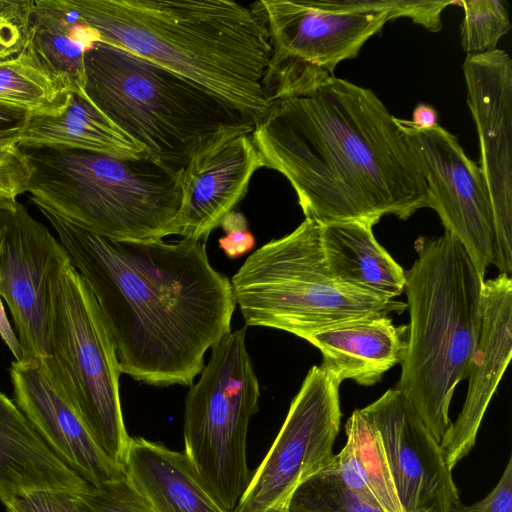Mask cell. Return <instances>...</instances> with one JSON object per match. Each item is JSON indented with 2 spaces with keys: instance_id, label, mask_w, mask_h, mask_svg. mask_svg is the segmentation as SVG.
<instances>
[{
  "instance_id": "cell-26",
  "label": "cell",
  "mask_w": 512,
  "mask_h": 512,
  "mask_svg": "<svg viewBox=\"0 0 512 512\" xmlns=\"http://www.w3.org/2000/svg\"><path fill=\"white\" fill-rule=\"evenodd\" d=\"M66 93L28 43L16 56L0 60V104L33 114L56 106Z\"/></svg>"
},
{
  "instance_id": "cell-1",
  "label": "cell",
  "mask_w": 512,
  "mask_h": 512,
  "mask_svg": "<svg viewBox=\"0 0 512 512\" xmlns=\"http://www.w3.org/2000/svg\"><path fill=\"white\" fill-rule=\"evenodd\" d=\"M39 210L91 290L121 373L153 386H191L206 351L231 332L236 308L205 242L113 239Z\"/></svg>"
},
{
  "instance_id": "cell-4",
  "label": "cell",
  "mask_w": 512,
  "mask_h": 512,
  "mask_svg": "<svg viewBox=\"0 0 512 512\" xmlns=\"http://www.w3.org/2000/svg\"><path fill=\"white\" fill-rule=\"evenodd\" d=\"M418 257L405 272L410 322L401 375L394 387L440 444L449 407L467 378L480 325L484 278L450 233L415 242Z\"/></svg>"
},
{
  "instance_id": "cell-33",
  "label": "cell",
  "mask_w": 512,
  "mask_h": 512,
  "mask_svg": "<svg viewBox=\"0 0 512 512\" xmlns=\"http://www.w3.org/2000/svg\"><path fill=\"white\" fill-rule=\"evenodd\" d=\"M449 512H512V458L499 478L496 486L480 501L453 505Z\"/></svg>"
},
{
  "instance_id": "cell-32",
  "label": "cell",
  "mask_w": 512,
  "mask_h": 512,
  "mask_svg": "<svg viewBox=\"0 0 512 512\" xmlns=\"http://www.w3.org/2000/svg\"><path fill=\"white\" fill-rule=\"evenodd\" d=\"M7 512H84L77 496L54 490H36L3 504Z\"/></svg>"
},
{
  "instance_id": "cell-9",
  "label": "cell",
  "mask_w": 512,
  "mask_h": 512,
  "mask_svg": "<svg viewBox=\"0 0 512 512\" xmlns=\"http://www.w3.org/2000/svg\"><path fill=\"white\" fill-rule=\"evenodd\" d=\"M51 308L49 352L39 362L97 445L123 466L130 436L120 403L118 359L99 306L70 260L52 279Z\"/></svg>"
},
{
  "instance_id": "cell-7",
  "label": "cell",
  "mask_w": 512,
  "mask_h": 512,
  "mask_svg": "<svg viewBox=\"0 0 512 512\" xmlns=\"http://www.w3.org/2000/svg\"><path fill=\"white\" fill-rule=\"evenodd\" d=\"M320 224L305 220L254 251L231 280L247 326L279 329L304 340L357 318L402 313L407 304L341 284L329 273Z\"/></svg>"
},
{
  "instance_id": "cell-20",
  "label": "cell",
  "mask_w": 512,
  "mask_h": 512,
  "mask_svg": "<svg viewBox=\"0 0 512 512\" xmlns=\"http://www.w3.org/2000/svg\"><path fill=\"white\" fill-rule=\"evenodd\" d=\"M408 326H396L388 315L353 319L323 329L306 341L319 349L321 367L340 383L351 379L372 386L389 369L401 364Z\"/></svg>"
},
{
  "instance_id": "cell-2",
  "label": "cell",
  "mask_w": 512,
  "mask_h": 512,
  "mask_svg": "<svg viewBox=\"0 0 512 512\" xmlns=\"http://www.w3.org/2000/svg\"><path fill=\"white\" fill-rule=\"evenodd\" d=\"M264 167L282 174L305 218L320 225L387 214L405 220L432 208L428 185L404 134L376 94L334 76L272 98L254 122Z\"/></svg>"
},
{
  "instance_id": "cell-13",
  "label": "cell",
  "mask_w": 512,
  "mask_h": 512,
  "mask_svg": "<svg viewBox=\"0 0 512 512\" xmlns=\"http://www.w3.org/2000/svg\"><path fill=\"white\" fill-rule=\"evenodd\" d=\"M429 188L432 209L445 232L464 247L484 278L494 261L495 230L480 167L465 154L457 137L439 124L423 129L395 117Z\"/></svg>"
},
{
  "instance_id": "cell-37",
  "label": "cell",
  "mask_w": 512,
  "mask_h": 512,
  "mask_svg": "<svg viewBox=\"0 0 512 512\" xmlns=\"http://www.w3.org/2000/svg\"><path fill=\"white\" fill-rule=\"evenodd\" d=\"M410 121L419 128H431L438 125V113L434 107L421 103L414 108Z\"/></svg>"
},
{
  "instance_id": "cell-11",
  "label": "cell",
  "mask_w": 512,
  "mask_h": 512,
  "mask_svg": "<svg viewBox=\"0 0 512 512\" xmlns=\"http://www.w3.org/2000/svg\"><path fill=\"white\" fill-rule=\"evenodd\" d=\"M69 260L22 203L0 201V337L6 345L18 338L22 362L48 355L52 279Z\"/></svg>"
},
{
  "instance_id": "cell-3",
  "label": "cell",
  "mask_w": 512,
  "mask_h": 512,
  "mask_svg": "<svg viewBox=\"0 0 512 512\" xmlns=\"http://www.w3.org/2000/svg\"><path fill=\"white\" fill-rule=\"evenodd\" d=\"M97 41L125 49L213 93L255 122L269 102L271 45L251 5L231 0H67Z\"/></svg>"
},
{
  "instance_id": "cell-35",
  "label": "cell",
  "mask_w": 512,
  "mask_h": 512,
  "mask_svg": "<svg viewBox=\"0 0 512 512\" xmlns=\"http://www.w3.org/2000/svg\"><path fill=\"white\" fill-rule=\"evenodd\" d=\"M29 117L27 111L0 104V146L18 144Z\"/></svg>"
},
{
  "instance_id": "cell-21",
  "label": "cell",
  "mask_w": 512,
  "mask_h": 512,
  "mask_svg": "<svg viewBox=\"0 0 512 512\" xmlns=\"http://www.w3.org/2000/svg\"><path fill=\"white\" fill-rule=\"evenodd\" d=\"M20 147H54L120 159H147V150L107 118L84 93L68 92L49 109L30 114Z\"/></svg>"
},
{
  "instance_id": "cell-30",
  "label": "cell",
  "mask_w": 512,
  "mask_h": 512,
  "mask_svg": "<svg viewBox=\"0 0 512 512\" xmlns=\"http://www.w3.org/2000/svg\"><path fill=\"white\" fill-rule=\"evenodd\" d=\"M34 0H0V60L19 54L29 38Z\"/></svg>"
},
{
  "instance_id": "cell-27",
  "label": "cell",
  "mask_w": 512,
  "mask_h": 512,
  "mask_svg": "<svg viewBox=\"0 0 512 512\" xmlns=\"http://www.w3.org/2000/svg\"><path fill=\"white\" fill-rule=\"evenodd\" d=\"M287 512H382L341 480L334 460L300 483L286 500Z\"/></svg>"
},
{
  "instance_id": "cell-38",
  "label": "cell",
  "mask_w": 512,
  "mask_h": 512,
  "mask_svg": "<svg viewBox=\"0 0 512 512\" xmlns=\"http://www.w3.org/2000/svg\"><path fill=\"white\" fill-rule=\"evenodd\" d=\"M265 512H287L286 511V502H283V503H279L271 508H269L267 511Z\"/></svg>"
},
{
  "instance_id": "cell-31",
  "label": "cell",
  "mask_w": 512,
  "mask_h": 512,
  "mask_svg": "<svg viewBox=\"0 0 512 512\" xmlns=\"http://www.w3.org/2000/svg\"><path fill=\"white\" fill-rule=\"evenodd\" d=\"M31 176L30 164L18 144L0 146V201L17 200L28 192Z\"/></svg>"
},
{
  "instance_id": "cell-23",
  "label": "cell",
  "mask_w": 512,
  "mask_h": 512,
  "mask_svg": "<svg viewBox=\"0 0 512 512\" xmlns=\"http://www.w3.org/2000/svg\"><path fill=\"white\" fill-rule=\"evenodd\" d=\"M372 227L360 221L321 225L324 261L329 273L341 284L394 299L404 291L405 271L378 243Z\"/></svg>"
},
{
  "instance_id": "cell-36",
  "label": "cell",
  "mask_w": 512,
  "mask_h": 512,
  "mask_svg": "<svg viewBox=\"0 0 512 512\" xmlns=\"http://www.w3.org/2000/svg\"><path fill=\"white\" fill-rule=\"evenodd\" d=\"M460 503L459 492L441 491L433 500L412 512H449L453 505Z\"/></svg>"
},
{
  "instance_id": "cell-18",
  "label": "cell",
  "mask_w": 512,
  "mask_h": 512,
  "mask_svg": "<svg viewBox=\"0 0 512 512\" xmlns=\"http://www.w3.org/2000/svg\"><path fill=\"white\" fill-rule=\"evenodd\" d=\"M251 134L234 136L194 157L178 173L177 235L204 242L245 196L252 176L264 167Z\"/></svg>"
},
{
  "instance_id": "cell-25",
  "label": "cell",
  "mask_w": 512,
  "mask_h": 512,
  "mask_svg": "<svg viewBox=\"0 0 512 512\" xmlns=\"http://www.w3.org/2000/svg\"><path fill=\"white\" fill-rule=\"evenodd\" d=\"M346 444L334 464L343 483L382 512H404L378 433L360 409L346 425Z\"/></svg>"
},
{
  "instance_id": "cell-29",
  "label": "cell",
  "mask_w": 512,
  "mask_h": 512,
  "mask_svg": "<svg viewBox=\"0 0 512 512\" xmlns=\"http://www.w3.org/2000/svg\"><path fill=\"white\" fill-rule=\"evenodd\" d=\"M77 500L84 512H155L126 474L90 486Z\"/></svg>"
},
{
  "instance_id": "cell-14",
  "label": "cell",
  "mask_w": 512,
  "mask_h": 512,
  "mask_svg": "<svg viewBox=\"0 0 512 512\" xmlns=\"http://www.w3.org/2000/svg\"><path fill=\"white\" fill-rule=\"evenodd\" d=\"M467 104L479 140L480 169L495 230L493 264L512 272V60L502 49L468 54L463 64Z\"/></svg>"
},
{
  "instance_id": "cell-15",
  "label": "cell",
  "mask_w": 512,
  "mask_h": 512,
  "mask_svg": "<svg viewBox=\"0 0 512 512\" xmlns=\"http://www.w3.org/2000/svg\"><path fill=\"white\" fill-rule=\"evenodd\" d=\"M360 410L378 433L404 512L427 505L441 491L458 492L440 444L400 391L390 388Z\"/></svg>"
},
{
  "instance_id": "cell-17",
  "label": "cell",
  "mask_w": 512,
  "mask_h": 512,
  "mask_svg": "<svg viewBox=\"0 0 512 512\" xmlns=\"http://www.w3.org/2000/svg\"><path fill=\"white\" fill-rule=\"evenodd\" d=\"M14 402L50 449L91 486L123 477L122 465L97 445L70 403L51 383L39 360L13 361Z\"/></svg>"
},
{
  "instance_id": "cell-10",
  "label": "cell",
  "mask_w": 512,
  "mask_h": 512,
  "mask_svg": "<svg viewBox=\"0 0 512 512\" xmlns=\"http://www.w3.org/2000/svg\"><path fill=\"white\" fill-rule=\"evenodd\" d=\"M259 398L245 328H240L212 347L200 379L187 393L184 410V452L204 488L225 512L235 510L252 477L246 441Z\"/></svg>"
},
{
  "instance_id": "cell-6",
  "label": "cell",
  "mask_w": 512,
  "mask_h": 512,
  "mask_svg": "<svg viewBox=\"0 0 512 512\" xmlns=\"http://www.w3.org/2000/svg\"><path fill=\"white\" fill-rule=\"evenodd\" d=\"M32 169L38 209L99 235L159 240L177 235L178 175L147 159L130 160L54 147H21Z\"/></svg>"
},
{
  "instance_id": "cell-19",
  "label": "cell",
  "mask_w": 512,
  "mask_h": 512,
  "mask_svg": "<svg viewBox=\"0 0 512 512\" xmlns=\"http://www.w3.org/2000/svg\"><path fill=\"white\" fill-rule=\"evenodd\" d=\"M91 485L46 444L16 403L0 391V501L36 490L81 495Z\"/></svg>"
},
{
  "instance_id": "cell-22",
  "label": "cell",
  "mask_w": 512,
  "mask_h": 512,
  "mask_svg": "<svg viewBox=\"0 0 512 512\" xmlns=\"http://www.w3.org/2000/svg\"><path fill=\"white\" fill-rule=\"evenodd\" d=\"M123 467L155 512H225L204 488L184 451L130 437Z\"/></svg>"
},
{
  "instance_id": "cell-5",
  "label": "cell",
  "mask_w": 512,
  "mask_h": 512,
  "mask_svg": "<svg viewBox=\"0 0 512 512\" xmlns=\"http://www.w3.org/2000/svg\"><path fill=\"white\" fill-rule=\"evenodd\" d=\"M84 94L141 144L147 160L178 173L196 156L252 133L254 122L185 77L95 41L84 55Z\"/></svg>"
},
{
  "instance_id": "cell-8",
  "label": "cell",
  "mask_w": 512,
  "mask_h": 512,
  "mask_svg": "<svg viewBox=\"0 0 512 512\" xmlns=\"http://www.w3.org/2000/svg\"><path fill=\"white\" fill-rule=\"evenodd\" d=\"M452 1L394 0L374 9L365 0H260L252 4L265 23L271 56L263 81L269 100L306 90L334 76L343 60L390 20L406 17L431 32L442 28L441 14Z\"/></svg>"
},
{
  "instance_id": "cell-34",
  "label": "cell",
  "mask_w": 512,
  "mask_h": 512,
  "mask_svg": "<svg viewBox=\"0 0 512 512\" xmlns=\"http://www.w3.org/2000/svg\"><path fill=\"white\" fill-rule=\"evenodd\" d=\"M220 226L226 234L219 239V247L228 258H238L253 249L255 238L248 230L243 214L231 211L222 220Z\"/></svg>"
},
{
  "instance_id": "cell-12",
  "label": "cell",
  "mask_w": 512,
  "mask_h": 512,
  "mask_svg": "<svg viewBox=\"0 0 512 512\" xmlns=\"http://www.w3.org/2000/svg\"><path fill=\"white\" fill-rule=\"evenodd\" d=\"M340 382L313 366L289 407L284 423L233 512H265L335 458L339 433Z\"/></svg>"
},
{
  "instance_id": "cell-16",
  "label": "cell",
  "mask_w": 512,
  "mask_h": 512,
  "mask_svg": "<svg viewBox=\"0 0 512 512\" xmlns=\"http://www.w3.org/2000/svg\"><path fill=\"white\" fill-rule=\"evenodd\" d=\"M512 353V280L500 273L484 280L480 325L468 369V390L456 421L440 442L450 471L473 449L488 405Z\"/></svg>"
},
{
  "instance_id": "cell-28",
  "label": "cell",
  "mask_w": 512,
  "mask_h": 512,
  "mask_svg": "<svg viewBox=\"0 0 512 512\" xmlns=\"http://www.w3.org/2000/svg\"><path fill=\"white\" fill-rule=\"evenodd\" d=\"M461 5V45L468 54H480L496 49L500 38L511 29L506 3L499 0L454 1Z\"/></svg>"
},
{
  "instance_id": "cell-24",
  "label": "cell",
  "mask_w": 512,
  "mask_h": 512,
  "mask_svg": "<svg viewBox=\"0 0 512 512\" xmlns=\"http://www.w3.org/2000/svg\"><path fill=\"white\" fill-rule=\"evenodd\" d=\"M95 41L67 0L33 2L27 43L68 92L84 93V55Z\"/></svg>"
}]
</instances>
